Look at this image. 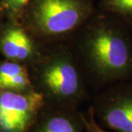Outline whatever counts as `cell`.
Returning a JSON list of instances; mask_svg holds the SVG:
<instances>
[{
    "label": "cell",
    "mask_w": 132,
    "mask_h": 132,
    "mask_svg": "<svg viewBox=\"0 0 132 132\" xmlns=\"http://www.w3.org/2000/svg\"><path fill=\"white\" fill-rule=\"evenodd\" d=\"M85 15L79 0H39L32 14L34 32L43 38L67 35L80 25Z\"/></svg>",
    "instance_id": "obj_3"
},
{
    "label": "cell",
    "mask_w": 132,
    "mask_h": 132,
    "mask_svg": "<svg viewBox=\"0 0 132 132\" xmlns=\"http://www.w3.org/2000/svg\"><path fill=\"white\" fill-rule=\"evenodd\" d=\"M35 80L46 104L76 109L83 99L84 83L79 67L69 53L47 55L36 66Z\"/></svg>",
    "instance_id": "obj_2"
},
{
    "label": "cell",
    "mask_w": 132,
    "mask_h": 132,
    "mask_svg": "<svg viewBox=\"0 0 132 132\" xmlns=\"http://www.w3.org/2000/svg\"><path fill=\"white\" fill-rule=\"evenodd\" d=\"M81 114L85 126V132H110L101 127L97 122L92 106L86 112H81Z\"/></svg>",
    "instance_id": "obj_10"
},
{
    "label": "cell",
    "mask_w": 132,
    "mask_h": 132,
    "mask_svg": "<svg viewBox=\"0 0 132 132\" xmlns=\"http://www.w3.org/2000/svg\"><path fill=\"white\" fill-rule=\"evenodd\" d=\"M92 106L101 127L114 132H132V80L106 87Z\"/></svg>",
    "instance_id": "obj_4"
},
{
    "label": "cell",
    "mask_w": 132,
    "mask_h": 132,
    "mask_svg": "<svg viewBox=\"0 0 132 132\" xmlns=\"http://www.w3.org/2000/svg\"><path fill=\"white\" fill-rule=\"evenodd\" d=\"M106 2L112 11L126 18L132 24V0H106Z\"/></svg>",
    "instance_id": "obj_9"
},
{
    "label": "cell",
    "mask_w": 132,
    "mask_h": 132,
    "mask_svg": "<svg viewBox=\"0 0 132 132\" xmlns=\"http://www.w3.org/2000/svg\"><path fill=\"white\" fill-rule=\"evenodd\" d=\"M80 49L101 86L132 80V32L127 24L109 21L95 24L82 35Z\"/></svg>",
    "instance_id": "obj_1"
},
{
    "label": "cell",
    "mask_w": 132,
    "mask_h": 132,
    "mask_svg": "<svg viewBox=\"0 0 132 132\" xmlns=\"http://www.w3.org/2000/svg\"><path fill=\"white\" fill-rule=\"evenodd\" d=\"M0 92V132H29L46 104L43 95L32 90Z\"/></svg>",
    "instance_id": "obj_5"
},
{
    "label": "cell",
    "mask_w": 132,
    "mask_h": 132,
    "mask_svg": "<svg viewBox=\"0 0 132 132\" xmlns=\"http://www.w3.org/2000/svg\"><path fill=\"white\" fill-rule=\"evenodd\" d=\"M29 132H85L82 114L76 109L45 104Z\"/></svg>",
    "instance_id": "obj_6"
},
{
    "label": "cell",
    "mask_w": 132,
    "mask_h": 132,
    "mask_svg": "<svg viewBox=\"0 0 132 132\" xmlns=\"http://www.w3.org/2000/svg\"><path fill=\"white\" fill-rule=\"evenodd\" d=\"M29 0H10V2L14 7H21L25 5Z\"/></svg>",
    "instance_id": "obj_11"
},
{
    "label": "cell",
    "mask_w": 132,
    "mask_h": 132,
    "mask_svg": "<svg viewBox=\"0 0 132 132\" xmlns=\"http://www.w3.org/2000/svg\"><path fill=\"white\" fill-rule=\"evenodd\" d=\"M2 50L7 58L23 61L32 58L34 45L27 34L22 29L14 27L9 29L2 40Z\"/></svg>",
    "instance_id": "obj_7"
},
{
    "label": "cell",
    "mask_w": 132,
    "mask_h": 132,
    "mask_svg": "<svg viewBox=\"0 0 132 132\" xmlns=\"http://www.w3.org/2000/svg\"><path fill=\"white\" fill-rule=\"evenodd\" d=\"M25 68L16 62H7L0 65V89L5 90L7 85L15 76L25 71Z\"/></svg>",
    "instance_id": "obj_8"
}]
</instances>
